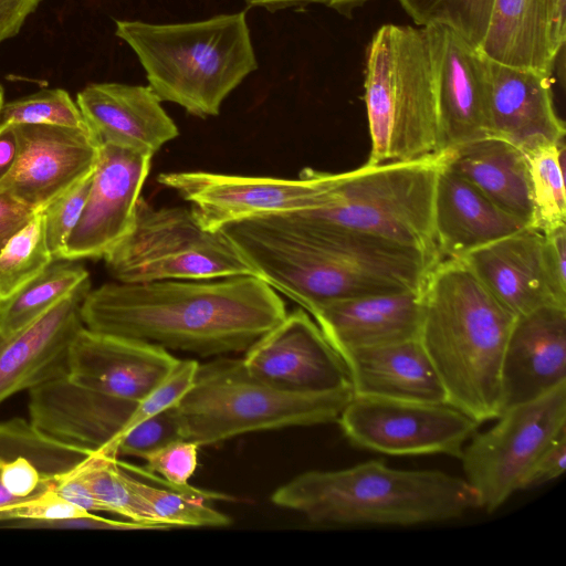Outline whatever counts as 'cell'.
Returning <instances> with one entry per match:
<instances>
[{"label": "cell", "instance_id": "14", "mask_svg": "<svg viewBox=\"0 0 566 566\" xmlns=\"http://www.w3.org/2000/svg\"><path fill=\"white\" fill-rule=\"evenodd\" d=\"M153 156L102 144L90 192L62 259L104 258L133 229Z\"/></svg>", "mask_w": 566, "mask_h": 566}, {"label": "cell", "instance_id": "4", "mask_svg": "<svg viewBox=\"0 0 566 566\" xmlns=\"http://www.w3.org/2000/svg\"><path fill=\"white\" fill-rule=\"evenodd\" d=\"M271 501L311 523L334 526H411L459 518L479 509L464 478L374 460L304 472L277 488Z\"/></svg>", "mask_w": 566, "mask_h": 566}, {"label": "cell", "instance_id": "17", "mask_svg": "<svg viewBox=\"0 0 566 566\" xmlns=\"http://www.w3.org/2000/svg\"><path fill=\"white\" fill-rule=\"evenodd\" d=\"M178 359L160 346L95 333L83 326L70 345L66 376L85 388L139 401Z\"/></svg>", "mask_w": 566, "mask_h": 566}, {"label": "cell", "instance_id": "25", "mask_svg": "<svg viewBox=\"0 0 566 566\" xmlns=\"http://www.w3.org/2000/svg\"><path fill=\"white\" fill-rule=\"evenodd\" d=\"M354 396L448 403L443 386L418 338L339 353Z\"/></svg>", "mask_w": 566, "mask_h": 566}, {"label": "cell", "instance_id": "45", "mask_svg": "<svg viewBox=\"0 0 566 566\" xmlns=\"http://www.w3.org/2000/svg\"><path fill=\"white\" fill-rule=\"evenodd\" d=\"M18 154V138L13 124H0V181L12 169Z\"/></svg>", "mask_w": 566, "mask_h": 566}, {"label": "cell", "instance_id": "38", "mask_svg": "<svg viewBox=\"0 0 566 566\" xmlns=\"http://www.w3.org/2000/svg\"><path fill=\"white\" fill-rule=\"evenodd\" d=\"M199 446L187 439H176L149 452L142 459L146 470L174 485H187L198 464Z\"/></svg>", "mask_w": 566, "mask_h": 566}, {"label": "cell", "instance_id": "49", "mask_svg": "<svg viewBox=\"0 0 566 566\" xmlns=\"http://www.w3.org/2000/svg\"><path fill=\"white\" fill-rule=\"evenodd\" d=\"M2 340H3V337H2V335L0 334V343H1Z\"/></svg>", "mask_w": 566, "mask_h": 566}, {"label": "cell", "instance_id": "16", "mask_svg": "<svg viewBox=\"0 0 566 566\" xmlns=\"http://www.w3.org/2000/svg\"><path fill=\"white\" fill-rule=\"evenodd\" d=\"M14 128L18 154L0 190L35 212L93 172L102 144L90 128L43 124Z\"/></svg>", "mask_w": 566, "mask_h": 566}, {"label": "cell", "instance_id": "23", "mask_svg": "<svg viewBox=\"0 0 566 566\" xmlns=\"http://www.w3.org/2000/svg\"><path fill=\"white\" fill-rule=\"evenodd\" d=\"M421 293L398 290L328 302L311 315L338 352L418 338Z\"/></svg>", "mask_w": 566, "mask_h": 566}, {"label": "cell", "instance_id": "20", "mask_svg": "<svg viewBox=\"0 0 566 566\" xmlns=\"http://www.w3.org/2000/svg\"><path fill=\"white\" fill-rule=\"evenodd\" d=\"M91 290L90 281L0 343V403L66 373L67 353L84 326L81 304Z\"/></svg>", "mask_w": 566, "mask_h": 566}, {"label": "cell", "instance_id": "35", "mask_svg": "<svg viewBox=\"0 0 566 566\" xmlns=\"http://www.w3.org/2000/svg\"><path fill=\"white\" fill-rule=\"evenodd\" d=\"M0 124H43L90 128L70 94L62 88H44L4 103Z\"/></svg>", "mask_w": 566, "mask_h": 566}, {"label": "cell", "instance_id": "2", "mask_svg": "<svg viewBox=\"0 0 566 566\" xmlns=\"http://www.w3.org/2000/svg\"><path fill=\"white\" fill-rule=\"evenodd\" d=\"M223 231L258 277L311 314L332 301L398 290L422 291L440 261L378 238L302 223L280 214Z\"/></svg>", "mask_w": 566, "mask_h": 566}, {"label": "cell", "instance_id": "9", "mask_svg": "<svg viewBox=\"0 0 566 566\" xmlns=\"http://www.w3.org/2000/svg\"><path fill=\"white\" fill-rule=\"evenodd\" d=\"M104 260L123 283L258 276L229 235L205 229L191 208H155L142 197L133 229Z\"/></svg>", "mask_w": 566, "mask_h": 566}, {"label": "cell", "instance_id": "46", "mask_svg": "<svg viewBox=\"0 0 566 566\" xmlns=\"http://www.w3.org/2000/svg\"><path fill=\"white\" fill-rule=\"evenodd\" d=\"M29 499H22L11 494L0 481V511Z\"/></svg>", "mask_w": 566, "mask_h": 566}, {"label": "cell", "instance_id": "22", "mask_svg": "<svg viewBox=\"0 0 566 566\" xmlns=\"http://www.w3.org/2000/svg\"><path fill=\"white\" fill-rule=\"evenodd\" d=\"M76 104L101 144L154 156L179 135L149 85L92 83L77 93Z\"/></svg>", "mask_w": 566, "mask_h": 566}, {"label": "cell", "instance_id": "1", "mask_svg": "<svg viewBox=\"0 0 566 566\" xmlns=\"http://www.w3.org/2000/svg\"><path fill=\"white\" fill-rule=\"evenodd\" d=\"M286 314L276 291L254 275L114 281L90 290L81 304L92 332L201 357L245 352Z\"/></svg>", "mask_w": 566, "mask_h": 566}, {"label": "cell", "instance_id": "6", "mask_svg": "<svg viewBox=\"0 0 566 566\" xmlns=\"http://www.w3.org/2000/svg\"><path fill=\"white\" fill-rule=\"evenodd\" d=\"M443 158L444 151L329 172L323 205L287 216L314 227L378 238L441 260L433 200Z\"/></svg>", "mask_w": 566, "mask_h": 566}, {"label": "cell", "instance_id": "31", "mask_svg": "<svg viewBox=\"0 0 566 566\" xmlns=\"http://www.w3.org/2000/svg\"><path fill=\"white\" fill-rule=\"evenodd\" d=\"M528 170L533 228L542 232L566 224L563 142H538L522 149Z\"/></svg>", "mask_w": 566, "mask_h": 566}, {"label": "cell", "instance_id": "11", "mask_svg": "<svg viewBox=\"0 0 566 566\" xmlns=\"http://www.w3.org/2000/svg\"><path fill=\"white\" fill-rule=\"evenodd\" d=\"M328 176L312 168L295 179L199 170L163 172L157 180L191 205L205 229L219 231L242 221L319 208Z\"/></svg>", "mask_w": 566, "mask_h": 566}, {"label": "cell", "instance_id": "44", "mask_svg": "<svg viewBox=\"0 0 566 566\" xmlns=\"http://www.w3.org/2000/svg\"><path fill=\"white\" fill-rule=\"evenodd\" d=\"M370 0H244L249 7L265 9L275 12L285 9H301L308 6H324L343 14Z\"/></svg>", "mask_w": 566, "mask_h": 566}, {"label": "cell", "instance_id": "5", "mask_svg": "<svg viewBox=\"0 0 566 566\" xmlns=\"http://www.w3.org/2000/svg\"><path fill=\"white\" fill-rule=\"evenodd\" d=\"M115 34L135 52L161 102L203 118L217 116L258 69L244 11L185 23L115 20Z\"/></svg>", "mask_w": 566, "mask_h": 566}, {"label": "cell", "instance_id": "48", "mask_svg": "<svg viewBox=\"0 0 566 566\" xmlns=\"http://www.w3.org/2000/svg\"><path fill=\"white\" fill-rule=\"evenodd\" d=\"M3 104H4V101H3V88L0 85V113H1Z\"/></svg>", "mask_w": 566, "mask_h": 566}, {"label": "cell", "instance_id": "12", "mask_svg": "<svg viewBox=\"0 0 566 566\" xmlns=\"http://www.w3.org/2000/svg\"><path fill=\"white\" fill-rule=\"evenodd\" d=\"M357 448L389 455L460 458L480 423L449 403L354 396L337 420Z\"/></svg>", "mask_w": 566, "mask_h": 566}, {"label": "cell", "instance_id": "18", "mask_svg": "<svg viewBox=\"0 0 566 566\" xmlns=\"http://www.w3.org/2000/svg\"><path fill=\"white\" fill-rule=\"evenodd\" d=\"M514 316L543 306L566 307L549 274L544 232L524 228L460 258Z\"/></svg>", "mask_w": 566, "mask_h": 566}, {"label": "cell", "instance_id": "37", "mask_svg": "<svg viewBox=\"0 0 566 566\" xmlns=\"http://www.w3.org/2000/svg\"><path fill=\"white\" fill-rule=\"evenodd\" d=\"M198 364L199 361L193 358L178 359L169 374L137 402L118 444L139 423L175 407L180 401L193 382Z\"/></svg>", "mask_w": 566, "mask_h": 566}, {"label": "cell", "instance_id": "40", "mask_svg": "<svg viewBox=\"0 0 566 566\" xmlns=\"http://www.w3.org/2000/svg\"><path fill=\"white\" fill-rule=\"evenodd\" d=\"M566 467V429L560 431L541 452L530 469L522 490L546 484L558 479Z\"/></svg>", "mask_w": 566, "mask_h": 566}, {"label": "cell", "instance_id": "29", "mask_svg": "<svg viewBox=\"0 0 566 566\" xmlns=\"http://www.w3.org/2000/svg\"><path fill=\"white\" fill-rule=\"evenodd\" d=\"M127 471L128 484L142 501L149 516L166 528L177 526L223 527L231 518L210 502L232 497L187 485H174L145 468L119 461Z\"/></svg>", "mask_w": 566, "mask_h": 566}, {"label": "cell", "instance_id": "43", "mask_svg": "<svg viewBox=\"0 0 566 566\" xmlns=\"http://www.w3.org/2000/svg\"><path fill=\"white\" fill-rule=\"evenodd\" d=\"M42 0H0V43L15 36Z\"/></svg>", "mask_w": 566, "mask_h": 566}, {"label": "cell", "instance_id": "30", "mask_svg": "<svg viewBox=\"0 0 566 566\" xmlns=\"http://www.w3.org/2000/svg\"><path fill=\"white\" fill-rule=\"evenodd\" d=\"M90 281L88 272L71 260H54L10 297L0 301V334H14Z\"/></svg>", "mask_w": 566, "mask_h": 566}, {"label": "cell", "instance_id": "10", "mask_svg": "<svg viewBox=\"0 0 566 566\" xmlns=\"http://www.w3.org/2000/svg\"><path fill=\"white\" fill-rule=\"evenodd\" d=\"M566 429V382L504 409L494 426L475 432L460 460L479 509L499 510L523 482L547 444Z\"/></svg>", "mask_w": 566, "mask_h": 566}, {"label": "cell", "instance_id": "28", "mask_svg": "<svg viewBox=\"0 0 566 566\" xmlns=\"http://www.w3.org/2000/svg\"><path fill=\"white\" fill-rule=\"evenodd\" d=\"M443 161L496 206L533 227L527 163L520 147L484 137L446 150Z\"/></svg>", "mask_w": 566, "mask_h": 566}, {"label": "cell", "instance_id": "19", "mask_svg": "<svg viewBox=\"0 0 566 566\" xmlns=\"http://www.w3.org/2000/svg\"><path fill=\"white\" fill-rule=\"evenodd\" d=\"M566 382V307L517 316L501 367V412Z\"/></svg>", "mask_w": 566, "mask_h": 566}, {"label": "cell", "instance_id": "39", "mask_svg": "<svg viewBox=\"0 0 566 566\" xmlns=\"http://www.w3.org/2000/svg\"><path fill=\"white\" fill-rule=\"evenodd\" d=\"M93 512L84 511L52 489L0 511V521L50 522L80 518Z\"/></svg>", "mask_w": 566, "mask_h": 566}, {"label": "cell", "instance_id": "13", "mask_svg": "<svg viewBox=\"0 0 566 566\" xmlns=\"http://www.w3.org/2000/svg\"><path fill=\"white\" fill-rule=\"evenodd\" d=\"M258 379L295 394L353 390L346 364L308 313H287L242 357Z\"/></svg>", "mask_w": 566, "mask_h": 566}, {"label": "cell", "instance_id": "21", "mask_svg": "<svg viewBox=\"0 0 566 566\" xmlns=\"http://www.w3.org/2000/svg\"><path fill=\"white\" fill-rule=\"evenodd\" d=\"M488 137L521 149L538 142H563L565 125L554 106L552 74L488 59Z\"/></svg>", "mask_w": 566, "mask_h": 566}, {"label": "cell", "instance_id": "24", "mask_svg": "<svg viewBox=\"0 0 566 566\" xmlns=\"http://www.w3.org/2000/svg\"><path fill=\"white\" fill-rule=\"evenodd\" d=\"M527 227L443 161L433 200V229L441 260L460 259Z\"/></svg>", "mask_w": 566, "mask_h": 566}, {"label": "cell", "instance_id": "7", "mask_svg": "<svg viewBox=\"0 0 566 566\" xmlns=\"http://www.w3.org/2000/svg\"><path fill=\"white\" fill-rule=\"evenodd\" d=\"M371 149L366 165L442 153L428 44L421 28L382 24L365 60Z\"/></svg>", "mask_w": 566, "mask_h": 566}, {"label": "cell", "instance_id": "8", "mask_svg": "<svg viewBox=\"0 0 566 566\" xmlns=\"http://www.w3.org/2000/svg\"><path fill=\"white\" fill-rule=\"evenodd\" d=\"M353 390L295 394L249 373L242 358L199 363L193 382L175 406L184 438L199 447L264 430L337 422Z\"/></svg>", "mask_w": 566, "mask_h": 566}, {"label": "cell", "instance_id": "47", "mask_svg": "<svg viewBox=\"0 0 566 566\" xmlns=\"http://www.w3.org/2000/svg\"><path fill=\"white\" fill-rule=\"evenodd\" d=\"M552 8L558 23L566 28L565 21V3L566 0H551Z\"/></svg>", "mask_w": 566, "mask_h": 566}, {"label": "cell", "instance_id": "41", "mask_svg": "<svg viewBox=\"0 0 566 566\" xmlns=\"http://www.w3.org/2000/svg\"><path fill=\"white\" fill-rule=\"evenodd\" d=\"M35 211L0 190V251L35 216Z\"/></svg>", "mask_w": 566, "mask_h": 566}, {"label": "cell", "instance_id": "36", "mask_svg": "<svg viewBox=\"0 0 566 566\" xmlns=\"http://www.w3.org/2000/svg\"><path fill=\"white\" fill-rule=\"evenodd\" d=\"M93 172L74 182L39 211L43 219L46 244L54 260L62 259L66 240L81 217Z\"/></svg>", "mask_w": 566, "mask_h": 566}, {"label": "cell", "instance_id": "33", "mask_svg": "<svg viewBox=\"0 0 566 566\" xmlns=\"http://www.w3.org/2000/svg\"><path fill=\"white\" fill-rule=\"evenodd\" d=\"M43 219L35 216L0 251V301H3L42 273L52 262Z\"/></svg>", "mask_w": 566, "mask_h": 566}, {"label": "cell", "instance_id": "42", "mask_svg": "<svg viewBox=\"0 0 566 566\" xmlns=\"http://www.w3.org/2000/svg\"><path fill=\"white\" fill-rule=\"evenodd\" d=\"M60 496L65 499L67 502L75 506L87 511L97 512L104 511L103 506L95 499L82 476L80 475L77 468L61 476L53 485L52 489Z\"/></svg>", "mask_w": 566, "mask_h": 566}, {"label": "cell", "instance_id": "26", "mask_svg": "<svg viewBox=\"0 0 566 566\" xmlns=\"http://www.w3.org/2000/svg\"><path fill=\"white\" fill-rule=\"evenodd\" d=\"M565 36L551 0H494L478 49L500 64L552 74Z\"/></svg>", "mask_w": 566, "mask_h": 566}, {"label": "cell", "instance_id": "32", "mask_svg": "<svg viewBox=\"0 0 566 566\" xmlns=\"http://www.w3.org/2000/svg\"><path fill=\"white\" fill-rule=\"evenodd\" d=\"M77 471L105 512L149 525L154 530H166L153 521L132 491L127 471L120 465L118 457L95 451L77 467Z\"/></svg>", "mask_w": 566, "mask_h": 566}, {"label": "cell", "instance_id": "27", "mask_svg": "<svg viewBox=\"0 0 566 566\" xmlns=\"http://www.w3.org/2000/svg\"><path fill=\"white\" fill-rule=\"evenodd\" d=\"M93 451L62 442L23 419L0 422V481L13 495L34 497L53 489Z\"/></svg>", "mask_w": 566, "mask_h": 566}, {"label": "cell", "instance_id": "34", "mask_svg": "<svg viewBox=\"0 0 566 566\" xmlns=\"http://www.w3.org/2000/svg\"><path fill=\"white\" fill-rule=\"evenodd\" d=\"M420 27H446L479 48L492 14L494 0H398Z\"/></svg>", "mask_w": 566, "mask_h": 566}, {"label": "cell", "instance_id": "3", "mask_svg": "<svg viewBox=\"0 0 566 566\" xmlns=\"http://www.w3.org/2000/svg\"><path fill=\"white\" fill-rule=\"evenodd\" d=\"M418 339L447 402L478 423L501 413V367L516 316L462 259H442L421 293Z\"/></svg>", "mask_w": 566, "mask_h": 566}, {"label": "cell", "instance_id": "15", "mask_svg": "<svg viewBox=\"0 0 566 566\" xmlns=\"http://www.w3.org/2000/svg\"><path fill=\"white\" fill-rule=\"evenodd\" d=\"M422 29L429 51L441 151L488 137V57L446 27Z\"/></svg>", "mask_w": 566, "mask_h": 566}]
</instances>
